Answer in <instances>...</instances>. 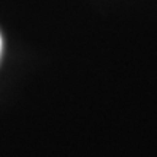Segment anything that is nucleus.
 Wrapping results in <instances>:
<instances>
[{
  "instance_id": "nucleus-1",
  "label": "nucleus",
  "mask_w": 157,
  "mask_h": 157,
  "mask_svg": "<svg viewBox=\"0 0 157 157\" xmlns=\"http://www.w3.org/2000/svg\"><path fill=\"white\" fill-rule=\"evenodd\" d=\"M0 52H2V36H0Z\"/></svg>"
}]
</instances>
